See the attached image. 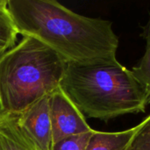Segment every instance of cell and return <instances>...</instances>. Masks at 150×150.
Wrapping results in <instances>:
<instances>
[{
    "instance_id": "obj_9",
    "label": "cell",
    "mask_w": 150,
    "mask_h": 150,
    "mask_svg": "<svg viewBox=\"0 0 150 150\" xmlns=\"http://www.w3.org/2000/svg\"><path fill=\"white\" fill-rule=\"evenodd\" d=\"M18 34L7 8V0H0V56L15 46Z\"/></svg>"
},
{
    "instance_id": "obj_8",
    "label": "cell",
    "mask_w": 150,
    "mask_h": 150,
    "mask_svg": "<svg viewBox=\"0 0 150 150\" xmlns=\"http://www.w3.org/2000/svg\"><path fill=\"white\" fill-rule=\"evenodd\" d=\"M141 36L146 41L145 53L138 64L134 66L130 70L142 88L146 103L149 105L150 104V13L147 24L142 26Z\"/></svg>"
},
{
    "instance_id": "obj_6",
    "label": "cell",
    "mask_w": 150,
    "mask_h": 150,
    "mask_svg": "<svg viewBox=\"0 0 150 150\" xmlns=\"http://www.w3.org/2000/svg\"><path fill=\"white\" fill-rule=\"evenodd\" d=\"M0 150H40L22 129L16 113L0 109Z\"/></svg>"
},
{
    "instance_id": "obj_4",
    "label": "cell",
    "mask_w": 150,
    "mask_h": 150,
    "mask_svg": "<svg viewBox=\"0 0 150 150\" xmlns=\"http://www.w3.org/2000/svg\"><path fill=\"white\" fill-rule=\"evenodd\" d=\"M49 110L53 145L69 136L93 130L61 86L49 95Z\"/></svg>"
},
{
    "instance_id": "obj_11",
    "label": "cell",
    "mask_w": 150,
    "mask_h": 150,
    "mask_svg": "<svg viewBox=\"0 0 150 150\" xmlns=\"http://www.w3.org/2000/svg\"><path fill=\"white\" fill-rule=\"evenodd\" d=\"M94 129L88 133L65 138L52 146V150H86L88 142Z\"/></svg>"
},
{
    "instance_id": "obj_10",
    "label": "cell",
    "mask_w": 150,
    "mask_h": 150,
    "mask_svg": "<svg viewBox=\"0 0 150 150\" xmlns=\"http://www.w3.org/2000/svg\"><path fill=\"white\" fill-rule=\"evenodd\" d=\"M127 150H150V114L140 124Z\"/></svg>"
},
{
    "instance_id": "obj_2",
    "label": "cell",
    "mask_w": 150,
    "mask_h": 150,
    "mask_svg": "<svg viewBox=\"0 0 150 150\" xmlns=\"http://www.w3.org/2000/svg\"><path fill=\"white\" fill-rule=\"evenodd\" d=\"M61 88L83 116L108 121L146 112L143 91L123 65L68 64Z\"/></svg>"
},
{
    "instance_id": "obj_1",
    "label": "cell",
    "mask_w": 150,
    "mask_h": 150,
    "mask_svg": "<svg viewBox=\"0 0 150 150\" xmlns=\"http://www.w3.org/2000/svg\"><path fill=\"white\" fill-rule=\"evenodd\" d=\"M7 8L18 34L44 43L67 64L122 65L110 20L78 14L54 0H7Z\"/></svg>"
},
{
    "instance_id": "obj_5",
    "label": "cell",
    "mask_w": 150,
    "mask_h": 150,
    "mask_svg": "<svg viewBox=\"0 0 150 150\" xmlns=\"http://www.w3.org/2000/svg\"><path fill=\"white\" fill-rule=\"evenodd\" d=\"M18 122L40 150H52V125L49 110V96L16 113Z\"/></svg>"
},
{
    "instance_id": "obj_7",
    "label": "cell",
    "mask_w": 150,
    "mask_h": 150,
    "mask_svg": "<svg viewBox=\"0 0 150 150\" xmlns=\"http://www.w3.org/2000/svg\"><path fill=\"white\" fill-rule=\"evenodd\" d=\"M138 125L120 132H100L94 130L86 150H127L133 141Z\"/></svg>"
},
{
    "instance_id": "obj_3",
    "label": "cell",
    "mask_w": 150,
    "mask_h": 150,
    "mask_svg": "<svg viewBox=\"0 0 150 150\" xmlns=\"http://www.w3.org/2000/svg\"><path fill=\"white\" fill-rule=\"evenodd\" d=\"M66 62L33 37L0 56V109L19 113L61 86Z\"/></svg>"
}]
</instances>
